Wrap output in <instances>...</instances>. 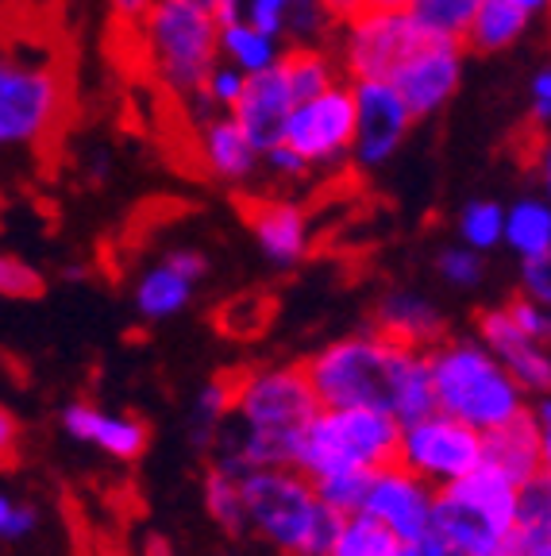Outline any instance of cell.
<instances>
[{
  "instance_id": "cell-41",
  "label": "cell",
  "mask_w": 551,
  "mask_h": 556,
  "mask_svg": "<svg viewBox=\"0 0 551 556\" xmlns=\"http://www.w3.org/2000/svg\"><path fill=\"white\" fill-rule=\"evenodd\" d=\"M285 12H290V0H243V20L251 27L282 39V43H285Z\"/></svg>"
},
{
  "instance_id": "cell-29",
  "label": "cell",
  "mask_w": 551,
  "mask_h": 556,
  "mask_svg": "<svg viewBox=\"0 0 551 556\" xmlns=\"http://www.w3.org/2000/svg\"><path fill=\"white\" fill-rule=\"evenodd\" d=\"M232 399H235V379L232 375H216L213 382H205L197 391L190 414V437L197 448H208L216 441V429L225 426V417L232 414Z\"/></svg>"
},
{
  "instance_id": "cell-21",
  "label": "cell",
  "mask_w": 551,
  "mask_h": 556,
  "mask_svg": "<svg viewBox=\"0 0 551 556\" xmlns=\"http://www.w3.org/2000/svg\"><path fill=\"white\" fill-rule=\"evenodd\" d=\"M62 429H66L74 441L97 444L101 452H108L113 460H139L151 441L146 426L131 414H108L101 406H89V402H74V406L62 409Z\"/></svg>"
},
{
  "instance_id": "cell-30",
  "label": "cell",
  "mask_w": 551,
  "mask_h": 556,
  "mask_svg": "<svg viewBox=\"0 0 551 556\" xmlns=\"http://www.w3.org/2000/svg\"><path fill=\"white\" fill-rule=\"evenodd\" d=\"M201 491H205V510L208 518L220 526L225 533H232V538H240V533H247V514H243V495H240V479L228 476L225 468H208L205 471V483H201Z\"/></svg>"
},
{
  "instance_id": "cell-49",
  "label": "cell",
  "mask_w": 551,
  "mask_h": 556,
  "mask_svg": "<svg viewBox=\"0 0 551 556\" xmlns=\"http://www.w3.org/2000/svg\"><path fill=\"white\" fill-rule=\"evenodd\" d=\"M513 4H517V9H525L528 16H536V12L548 9V0H513Z\"/></svg>"
},
{
  "instance_id": "cell-23",
  "label": "cell",
  "mask_w": 551,
  "mask_h": 556,
  "mask_svg": "<svg viewBox=\"0 0 551 556\" xmlns=\"http://www.w3.org/2000/svg\"><path fill=\"white\" fill-rule=\"evenodd\" d=\"M528 24H533V16L525 9H517L513 0H478L471 24H466L463 47L474 54L509 51V47H517L525 39Z\"/></svg>"
},
{
  "instance_id": "cell-26",
  "label": "cell",
  "mask_w": 551,
  "mask_h": 556,
  "mask_svg": "<svg viewBox=\"0 0 551 556\" xmlns=\"http://www.w3.org/2000/svg\"><path fill=\"white\" fill-rule=\"evenodd\" d=\"M282 39L251 27L247 20H235V24L216 27V54L225 62H232L243 74H259V70L274 66L282 59Z\"/></svg>"
},
{
  "instance_id": "cell-44",
  "label": "cell",
  "mask_w": 551,
  "mask_h": 556,
  "mask_svg": "<svg viewBox=\"0 0 551 556\" xmlns=\"http://www.w3.org/2000/svg\"><path fill=\"white\" fill-rule=\"evenodd\" d=\"M406 556H466V553H459L448 538H439L436 530H428V533H421L417 541H409Z\"/></svg>"
},
{
  "instance_id": "cell-3",
  "label": "cell",
  "mask_w": 551,
  "mask_h": 556,
  "mask_svg": "<svg viewBox=\"0 0 551 556\" xmlns=\"http://www.w3.org/2000/svg\"><path fill=\"white\" fill-rule=\"evenodd\" d=\"M436 409L459 417L463 426L490 433L528 406L517 379L490 356L478 337H444L424 348Z\"/></svg>"
},
{
  "instance_id": "cell-22",
  "label": "cell",
  "mask_w": 551,
  "mask_h": 556,
  "mask_svg": "<svg viewBox=\"0 0 551 556\" xmlns=\"http://www.w3.org/2000/svg\"><path fill=\"white\" fill-rule=\"evenodd\" d=\"M374 329L397 344L421 348V352L448 337V321H444L439 305H432L428 298L413 294V290H394L382 298L379 313H374Z\"/></svg>"
},
{
  "instance_id": "cell-5",
  "label": "cell",
  "mask_w": 551,
  "mask_h": 556,
  "mask_svg": "<svg viewBox=\"0 0 551 556\" xmlns=\"http://www.w3.org/2000/svg\"><path fill=\"white\" fill-rule=\"evenodd\" d=\"M397 426L386 409L371 406H320L293 441L290 468L305 479L336 471H379L397 460Z\"/></svg>"
},
{
  "instance_id": "cell-47",
  "label": "cell",
  "mask_w": 551,
  "mask_h": 556,
  "mask_svg": "<svg viewBox=\"0 0 551 556\" xmlns=\"http://www.w3.org/2000/svg\"><path fill=\"white\" fill-rule=\"evenodd\" d=\"M320 4H324V12H328V20H332V27L344 24V20H351L355 12L362 9V0H320Z\"/></svg>"
},
{
  "instance_id": "cell-33",
  "label": "cell",
  "mask_w": 551,
  "mask_h": 556,
  "mask_svg": "<svg viewBox=\"0 0 551 556\" xmlns=\"http://www.w3.org/2000/svg\"><path fill=\"white\" fill-rule=\"evenodd\" d=\"M332 39V20H328L320 0H290L285 12V43H320Z\"/></svg>"
},
{
  "instance_id": "cell-37",
  "label": "cell",
  "mask_w": 551,
  "mask_h": 556,
  "mask_svg": "<svg viewBox=\"0 0 551 556\" xmlns=\"http://www.w3.org/2000/svg\"><path fill=\"white\" fill-rule=\"evenodd\" d=\"M267 321H270V305L262 302V298H235V302L220 313L225 332H232V337H240V340L262 332V325Z\"/></svg>"
},
{
  "instance_id": "cell-25",
  "label": "cell",
  "mask_w": 551,
  "mask_h": 556,
  "mask_svg": "<svg viewBox=\"0 0 551 556\" xmlns=\"http://www.w3.org/2000/svg\"><path fill=\"white\" fill-rule=\"evenodd\" d=\"M285 86H290L293 101H305V97H317L320 89L344 81L336 66V54L320 43H285L282 59H278Z\"/></svg>"
},
{
  "instance_id": "cell-2",
  "label": "cell",
  "mask_w": 551,
  "mask_h": 556,
  "mask_svg": "<svg viewBox=\"0 0 551 556\" xmlns=\"http://www.w3.org/2000/svg\"><path fill=\"white\" fill-rule=\"evenodd\" d=\"M320 409L302 364L259 367L235 379L232 414L216 429V468L243 479L255 468H290L293 441Z\"/></svg>"
},
{
  "instance_id": "cell-42",
  "label": "cell",
  "mask_w": 551,
  "mask_h": 556,
  "mask_svg": "<svg viewBox=\"0 0 551 556\" xmlns=\"http://www.w3.org/2000/svg\"><path fill=\"white\" fill-rule=\"evenodd\" d=\"M521 294L533 298V302H540V305L551 302V255L521 260Z\"/></svg>"
},
{
  "instance_id": "cell-12",
  "label": "cell",
  "mask_w": 551,
  "mask_h": 556,
  "mask_svg": "<svg viewBox=\"0 0 551 556\" xmlns=\"http://www.w3.org/2000/svg\"><path fill=\"white\" fill-rule=\"evenodd\" d=\"M463 62H466L463 43L421 35L417 47L397 62L394 74H389L386 81L397 89V97L406 101L413 121H428V116H436L439 109H448V101L459 93Z\"/></svg>"
},
{
  "instance_id": "cell-45",
  "label": "cell",
  "mask_w": 551,
  "mask_h": 556,
  "mask_svg": "<svg viewBox=\"0 0 551 556\" xmlns=\"http://www.w3.org/2000/svg\"><path fill=\"white\" fill-rule=\"evenodd\" d=\"M16 452H20V426L16 417L0 406V468L16 464Z\"/></svg>"
},
{
  "instance_id": "cell-14",
  "label": "cell",
  "mask_w": 551,
  "mask_h": 556,
  "mask_svg": "<svg viewBox=\"0 0 551 556\" xmlns=\"http://www.w3.org/2000/svg\"><path fill=\"white\" fill-rule=\"evenodd\" d=\"M432 498H436V486L394 460L371 476L362 514H371L401 545H409L432 530Z\"/></svg>"
},
{
  "instance_id": "cell-43",
  "label": "cell",
  "mask_w": 551,
  "mask_h": 556,
  "mask_svg": "<svg viewBox=\"0 0 551 556\" xmlns=\"http://www.w3.org/2000/svg\"><path fill=\"white\" fill-rule=\"evenodd\" d=\"M528 113H533L536 128H548V116H551V70L540 66L528 81Z\"/></svg>"
},
{
  "instance_id": "cell-8",
  "label": "cell",
  "mask_w": 551,
  "mask_h": 556,
  "mask_svg": "<svg viewBox=\"0 0 551 556\" xmlns=\"http://www.w3.org/2000/svg\"><path fill=\"white\" fill-rule=\"evenodd\" d=\"M66 113V81L47 59L0 51V151L39 148Z\"/></svg>"
},
{
  "instance_id": "cell-50",
  "label": "cell",
  "mask_w": 551,
  "mask_h": 556,
  "mask_svg": "<svg viewBox=\"0 0 551 556\" xmlns=\"http://www.w3.org/2000/svg\"><path fill=\"white\" fill-rule=\"evenodd\" d=\"M146 556H170V553H166L163 541H151V548H146Z\"/></svg>"
},
{
  "instance_id": "cell-39",
  "label": "cell",
  "mask_w": 551,
  "mask_h": 556,
  "mask_svg": "<svg viewBox=\"0 0 551 556\" xmlns=\"http://www.w3.org/2000/svg\"><path fill=\"white\" fill-rule=\"evenodd\" d=\"M505 313L513 317V325H517L521 332H528L533 340H540V344H548L551 340V317H548V305L533 302V298L517 294L505 302Z\"/></svg>"
},
{
  "instance_id": "cell-9",
  "label": "cell",
  "mask_w": 551,
  "mask_h": 556,
  "mask_svg": "<svg viewBox=\"0 0 551 556\" xmlns=\"http://www.w3.org/2000/svg\"><path fill=\"white\" fill-rule=\"evenodd\" d=\"M417 39L421 27L406 9H359L351 20L332 27L328 51L336 54L344 81H386Z\"/></svg>"
},
{
  "instance_id": "cell-36",
  "label": "cell",
  "mask_w": 551,
  "mask_h": 556,
  "mask_svg": "<svg viewBox=\"0 0 551 556\" xmlns=\"http://www.w3.org/2000/svg\"><path fill=\"white\" fill-rule=\"evenodd\" d=\"M259 174H267L270 182H282L285 186V182H305V178L312 174V166L305 163V159L297 155L290 143H282V139H278V143H270V148L262 151Z\"/></svg>"
},
{
  "instance_id": "cell-32",
  "label": "cell",
  "mask_w": 551,
  "mask_h": 556,
  "mask_svg": "<svg viewBox=\"0 0 551 556\" xmlns=\"http://www.w3.org/2000/svg\"><path fill=\"white\" fill-rule=\"evenodd\" d=\"M374 471H336V476L312 479V491L324 506H332L336 514L351 518V514L362 510L367 503V486H371Z\"/></svg>"
},
{
  "instance_id": "cell-6",
  "label": "cell",
  "mask_w": 551,
  "mask_h": 556,
  "mask_svg": "<svg viewBox=\"0 0 551 556\" xmlns=\"http://www.w3.org/2000/svg\"><path fill=\"white\" fill-rule=\"evenodd\" d=\"M139 51L158 86L178 101H190L205 81L216 54V20L201 0H155L136 27Z\"/></svg>"
},
{
  "instance_id": "cell-28",
  "label": "cell",
  "mask_w": 551,
  "mask_h": 556,
  "mask_svg": "<svg viewBox=\"0 0 551 556\" xmlns=\"http://www.w3.org/2000/svg\"><path fill=\"white\" fill-rule=\"evenodd\" d=\"M474 9H478V0H409L406 4L413 24L421 27V35H428V39H456V43H463Z\"/></svg>"
},
{
  "instance_id": "cell-19",
  "label": "cell",
  "mask_w": 551,
  "mask_h": 556,
  "mask_svg": "<svg viewBox=\"0 0 551 556\" xmlns=\"http://www.w3.org/2000/svg\"><path fill=\"white\" fill-rule=\"evenodd\" d=\"M548 456L551 441L536 429V421L528 417V406L517 417H509L505 426L483 433V464L498 468L517 486L536 476H548Z\"/></svg>"
},
{
  "instance_id": "cell-38",
  "label": "cell",
  "mask_w": 551,
  "mask_h": 556,
  "mask_svg": "<svg viewBox=\"0 0 551 556\" xmlns=\"http://www.w3.org/2000/svg\"><path fill=\"white\" fill-rule=\"evenodd\" d=\"M0 294L4 298H39L43 294V275L35 267H27L20 255H0Z\"/></svg>"
},
{
  "instance_id": "cell-15",
  "label": "cell",
  "mask_w": 551,
  "mask_h": 556,
  "mask_svg": "<svg viewBox=\"0 0 551 556\" xmlns=\"http://www.w3.org/2000/svg\"><path fill=\"white\" fill-rule=\"evenodd\" d=\"M474 337L483 340V344L490 348V356L517 379L521 391L548 394V387H551L548 344H540V340H533L528 332H521L517 325H513V317L505 313V305H494V309L478 313Z\"/></svg>"
},
{
  "instance_id": "cell-17",
  "label": "cell",
  "mask_w": 551,
  "mask_h": 556,
  "mask_svg": "<svg viewBox=\"0 0 551 556\" xmlns=\"http://www.w3.org/2000/svg\"><path fill=\"white\" fill-rule=\"evenodd\" d=\"M193 128H197V159L208 178L228 186H247L251 178H259L262 151L251 143L232 113H208L193 121Z\"/></svg>"
},
{
  "instance_id": "cell-35",
  "label": "cell",
  "mask_w": 551,
  "mask_h": 556,
  "mask_svg": "<svg viewBox=\"0 0 551 556\" xmlns=\"http://www.w3.org/2000/svg\"><path fill=\"white\" fill-rule=\"evenodd\" d=\"M436 270L451 290H474L478 282H483L486 263H483V252L456 243V248H444V252H439Z\"/></svg>"
},
{
  "instance_id": "cell-4",
  "label": "cell",
  "mask_w": 551,
  "mask_h": 556,
  "mask_svg": "<svg viewBox=\"0 0 551 556\" xmlns=\"http://www.w3.org/2000/svg\"><path fill=\"white\" fill-rule=\"evenodd\" d=\"M247 530L282 556H328L344 514L324 506L293 468H255L240 479Z\"/></svg>"
},
{
  "instance_id": "cell-16",
  "label": "cell",
  "mask_w": 551,
  "mask_h": 556,
  "mask_svg": "<svg viewBox=\"0 0 551 556\" xmlns=\"http://www.w3.org/2000/svg\"><path fill=\"white\" fill-rule=\"evenodd\" d=\"M208 275V260L197 248H174L163 255V263H155L151 270H143V278L136 282V305L146 321H166L174 313H181L190 305L197 282Z\"/></svg>"
},
{
  "instance_id": "cell-48",
  "label": "cell",
  "mask_w": 551,
  "mask_h": 556,
  "mask_svg": "<svg viewBox=\"0 0 551 556\" xmlns=\"http://www.w3.org/2000/svg\"><path fill=\"white\" fill-rule=\"evenodd\" d=\"M409 0H362V9H406Z\"/></svg>"
},
{
  "instance_id": "cell-7",
  "label": "cell",
  "mask_w": 551,
  "mask_h": 556,
  "mask_svg": "<svg viewBox=\"0 0 551 556\" xmlns=\"http://www.w3.org/2000/svg\"><path fill=\"white\" fill-rule=\"evenodd\" d=\"M513 506L517 483L490 464H478L466 476L436 486L432 530L466 556H501L513 541Z\"/></svg>"
},
{
  "instance_id": "cell-1",
  "label": "cell",
  "mask_w": 551,
  "mask_h": 556,
  "mask_svg": "<svg viewBox=\"0 0 551 556\" xmlns=\"http://www.w3.org/2000/svg\"><path fill=\"white\" fill-rule=\"evenodd\" d=\"M302 367L320 406L386 409L397 426H409L436 409L424 352L397 344L379 329L332 340Z\"/></svg>"
},
{
  "instance_id": "cell-18",
  "label": "cell",
  "mask_w": 551,
  "mask_h": 556,
  "mask_svg": "<svg viewBox=\"0 0 551 556\" xmlns=\"http://www.w3.org/2000/svg\"><path fill=\"white\" fill-rule=\"evenodd\" d=\"M247 228L255 232L259 252L274 267H293L309 252V213L285 198H251L243 205Z\"/></svg>"
},
{
  "instance_id": "cell-10",
  "label": "cell",
  "mask_w": 551,
  "mask_h": 556,
  "mask_svg": "<svg viewBox=\"0 0 551 556\" xmlns=\"http://www.w3.org/2000/svg\"><path fill=\"white\" fill-rule=\"evenodd\" d=\"M397 464L424 483L444 486L483 464V433L463 426L459 417L432 409L397 433Z\"/></svg>"
},
{
  "instance_id": "cell-40",
  "label": "cell",
  "mask_w": 551,
  "mask_h": 556,
  "mask_svg": "<svg viewBox=\"0 0 551 556\" xmlns=\"http://www.w3.org/2000/svg\"><path fill=\"white\" fill-rule=\"evenodd\" d=\"M39 530V510L12 495H0V541H24Z\"/></svg>"
},
{
  "instance_id": "cell-51",
  "label": "cell",
  "mask_w": 551,
  "mask_h": 556,
  "mask_svg": "<svg viewBox=\"0 0 551 556\" xmlns=\"http://www.w3.org/2000/svg\"><path fill=\"white\" fill-rule=\"evenodd\" d=\"M501 556H513V553H509V548H505V553H501Z\"/></svg>"
},
{
  "instance_id": "cell-31",
  "label": "cell",
  "mask_w": 551,
  "mask_h": 556,
  "mask_svg": "<svg viewBox=\"0 0 551 556\" xmlns=\"http://www.w3.org/2000/svg\"><path fill=\"white\" fill-rule=\"evenodd\" d=\"M501 217H505V205L490 198L466 201L459 208V243L463 248H474V252H494L501 243Z\"/></svg>"
},
{
  "instance_id": "cell-46",
  "label": "cell",
  "mask_w": 551,
  "mask_h": 556,
  "mask_svg": "<svg viewBox=\"0 0 551 556\" xmlns=\"http://www.w3.org/2000/svg\"><path fill=\"white\" fill-rule=\"evenodd\" d=\"M151 4H155V0H108V12H113L116 24L136 27L139 20L146 16V9H151Z\"/></svg>"
},
{
  "instance_id": "cell-13",
  "label": "cell",
  "mask_w": 551,
  "mask_h": 556,
  "mask_svg": "<svg viewBox=\"0 0 551 556\" xmlns=\"http://www.w3.org/2000/svg\"><path fill=\"white\" fill-rule=\"evenodd\" d=\"M351 163L359 170L389 166L397 159V151L406 148L409 131L417 124L409 116L406 101L397 97V89L389 81H351Z\"/></svg>"
},
{
  "instance_id": "cell-20",
  "label": "cell",
  "mask_w": 551,
  "mask_h": 556,
  "mask_svg": "<svg viewBox=\"0 0 551 556\" xmlns=\"http://www.w3.org/2000/svg\"><path fill=\"white\" fill-rule=\"evenodd\" d=\"M290 109H293V93L274 62V66L259 70V74H247L240 101L232 104V116H235V124L251 136V143H255L259 151H267L270 143L282 139Z\"/></svg>"
},
{
  "instance_id": "cell-34",
  "label": "cell",
  "mask_w": 551,
  "mask_h": 556,
  "mask_svg": "<svg viewBox=\"0 0 551 556\" xmlns=\"http://www.w3.org/2000/svg\"><path fill=\"white\" fill-rule=\"evenodd\" d=\"M243 81H247L243 70H235L232 62H225V59H216L213 66H208L197 93L213 113H232V104L240 101V93H243Z\"/></svg>"
},
{
  "instance_id": "cell-24",
  "label": "cell",
  "mask_w": 551,
  "mask_h": 556,
  "mask_svg": "<svg viewBox=\"0 0 551 556\" xmlns=\"http://www.w3.org/2000/svg\"><path fill=\"white\" fill-rule=\"evenodd\" d=\"M501 243L517 252V260L551 255V205L540 193H525L513 205H505L501 217Z\"/></svg>"
},
{
  "instance_id": "cell-27",
  "label": "cell",
  "mask_w": 551,
  "mask_h": 556,
  "mask_svg": "<svg viewBox=\"0 0 551 556\" xmlns=\"http://www.w3.org/2000/svg\"><path fill=\"white\" fill-rule=\"evenodd\" d=\"M328 556H406V545L386 526H379L371 514L359 510L351 518H344Z\"/></svg>"
},
{
  "instance_id": "cell-11",
  "label": "cell",
  "mask_w": 551,
  "mask_h": 556,
  "mask_svg": "<svg viewBox=\"0 0 551 556\" xmlns=\"http://www.w3.org/2000/svg\"><path fill=\"white\" fill-rule=\"evenodd\" d=\"M351 81H336V86L320 89L317 97L293 101L282 143H290L312 170H320V166H336L351 159Z\"/></svg>"
}]
</instances>
